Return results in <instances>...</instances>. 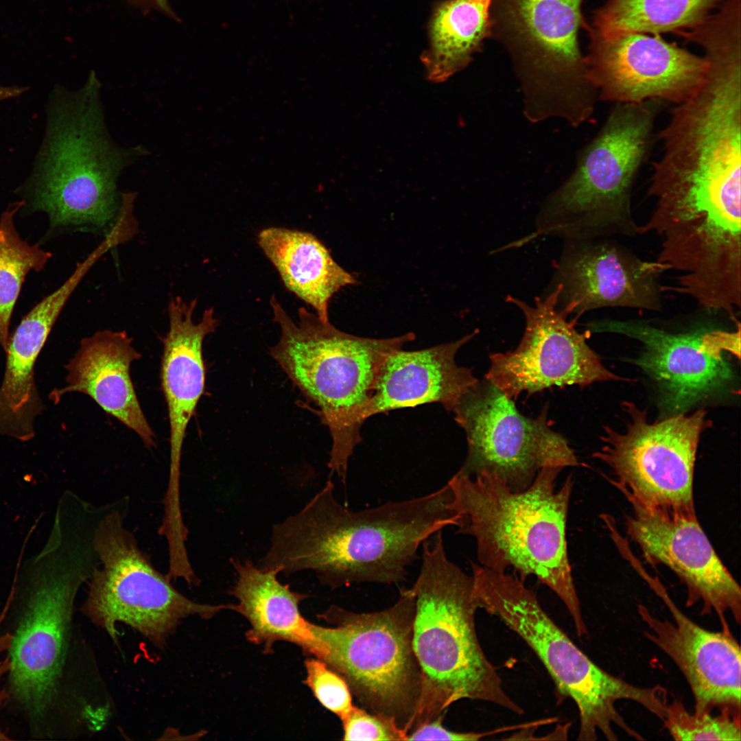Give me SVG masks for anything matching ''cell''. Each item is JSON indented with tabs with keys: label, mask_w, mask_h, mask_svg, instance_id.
<instances>
[{
	"label": "cell",
	"mask_w": 741,
	"mask_h": 741,
	"mask_svg": "<svg viewBox=\"0 0 741 741\" xmlns=\"http://www.w3.org/2000/svg\"><path fill=\"white\" fill-rule=\"evenodd\" d=\"M11 669V661L9 656H7L5 659L0 660V679L6 673H8ZM7 694L4 691L0 692V708L2 702L6 698ZM9 738L1 731L0 727V740H8Z\"/></svg>",
	"instance_id": "e575fe53"
},
{
	"label": "cell",
	"mask_w": 741,
	"mask_h": 741,
	"mask_svg": "<svg viewBox=\"0 0 741 741\" xmlns=\"http://www.w3.org/2000/svg\"><path fill=\"white\" fill-rule=\"evenodd\" d=\"M78 263L57 290L43 298L10 336L0 386V435L21 442L34 437L36 418L44 411L34 379L36 360L67 301L89 271Z\"/></svg>",
	"instance_id": "44dd1931"
},
{
	"label": "cell",
	"mask_w": 741,
	"mask_h": 741,
	"mask_svg": "<svg viewBox=\"0 0 741 741\" xmlns=\"http://www.w3.org/2000/svg\"><path fill=\"white\" fill-rule=\"evenodd\" d=\"M514 401L486 379L461 397L452 412L464 431L467 454L456 473L493 474L519 492L545 467L579 465L568 440L552 428L548 405L531 418Z\"/></svg>",
	"instance_id": "4fadbf2b"
},
{
	"label": "cell",
	"mask_w": 741,
	"mask_h": 741,
	"mask_svg": "<svg viewBox=\"0 0 741 741\" xmlns=\"http://www.w3.org/2000/svg\"><path fill=\"white\" fill-rule=\"evenodd\" d=\"M583 0H500L498 20L509 44L532 123L587 121L597 91L578 43Z\"/></svg>",
	"instance_id": "8fae6325"
},
{
	"label": "cell",
	"mask_w": 741,
	"mask_h": 741,
	"mask_svg": "<svg viewBox=\"0 0 741 741\" xmlns=\"http://www.w3.org/2000/svg\"><path fill=\"white\" fill-rule=\"evenodd\" d=\"M68 492H70V493H73V492H71V491H65L64 493H68ZM99 506L101 507V508H102V512H103V508H102V506Z\"/></svg>",
	"instance_id": "74e56055"
},
{
	"label": "cell",
	"mask_w": 741,
	"mask_h": 741,
	"mask_svg": "<svg viewBox=\"0 0 741 741\" xmlns=\"http://www.w3.org/2000/svg\"><path fill=\"white\" fill-rule=\"evenodd\" d=\"M26 89L23 87H1L0 86V101L10 99L21 95Z\"/></svg>",
	"instance_id": "d590c367"
},
{
	"label": "cell",
	"mask_w": 741,
	"mask_h": 741,
	"mask_svg": "<svg viewBox=\"0 0 741 741\" xmlns=\"http://www.w3.org/2000/svg\"><path fill=\"white\" fill-rule=\"evenodd\" d=\"M148 154L123 148L108 131L101 83L94 72L73 92L58 93L48 121L36 175L21 210L48 215L49 231L110 235L134 213L137 193H121L122 172Z\"/></svg>",
	"instance_id": "7a4b0ae2"
},
{
	"label": "cell",
	"mask_w": 741,
	"mask_h": 741,
	"mask_svg": "<svg viewBox=\"0 0 741 741\" xmlns=\"http://www.w3.org/2000/svg\"><path fill=\"white\" fill-rule=\"evenodd\" d=\"M342 721L344 740L401 741L407 735L392 721L353 705Z\"/></svg>",
	"instance_id": "1f68e13d"
},
{
	"label": "cell",
	"mask_w": 741,
	"mask_h": 741,
	"mask_svg": "<svg viewBox=\"0 0 741 741\" xmlns=\"http://www.w3.org/2000/svg\"><path fill=\"white\" fill-rule=\"evenodd\" d=\"M632 506L626 530L651 563L668 567L687 587L686 605L702 604L701 615H716L731 631L727 615L740 624V585L722 563L700 526L694 510L655 508L628 499Z\"/></svg>",
	"instance_id": "e0dca14e"
},
{
	"label": "cell",
	"mask_w": 741,
	"mask_h": 741,
	"mask_svg": "<svg viewBox=\"0 0 741 741\" xmlns=\"http://www.w3.org/2000/svg\"><path fill=\"white\" fill-rule=\"evenodd\" d=\"M434 538L432 544L423 543L420 572L411 587L415 597L412 644L423 678L415 727L462 699L523 714L479 642L473 576L449 560L442 531Z\"/></svg>",
	"instance_id": "5b68a950"
},
{
	"label": "cell",
	"mask_w": 741,
	"mask_h": 741,
	"mask_svg": "<svg viewBox=\"0 0 741 741\" xmlns=\"http://www.w3.org/2000/svg\"><path fill=\"white\" fill-rule=\"evenodd\" d=\"M590 33L589 52L585 57L587 75L602 101L657 99L678 104L694 96L705 82V57L668 43L659 34Z\"/></svg>",
	"instance_id": "2e32d148"
},
{
	"label": "cell",
	"mask_w": 741,
	"mask_h": 741,
	"mask_svg": "<svg viewBox=\"0 0 741 741\" xmlns=\"http://www.w3.org/2000/svg\"><path fill=\"white\" fill-rule=\"evenodd\" d=\"M591 327L596 331L617 333L642 342L645 351L636 363L661 384L668 401L677 408L719 387L731 376L722 357L708 352L704 342L707 331L672 333L641 320H604Z\"/></svg>",
	"instance_id": "603a6c76"
},
{
	"label": "cell",
	"mask_w": 741,
	"mask_h": 741,
	"mask_svg": "<svg viewBox=\"0 0 741 741\" xmlns=\"http://www.w3.org/2000/svg\"><path fill=\"white\" fill-rule=\"evenodd\" d=\"M197 301L186 302L180 296L168 303L169 329L163 344L160 378L167 403L169 423L170 462L164 499L180 501V479L183 441L205 386L202 346L207 336L215 331L218 320L213 308L207 309L194 322Z\"/></svg>",
	"instance_id": "ffe728a7"
},
{
	"label": "cell",
	"mask_w": 741,
	"mask_h": 741,
	"mask_svg": "<svg viewBox=\"0 0 741 741\" xmlns=\"http://www.w3.org/2000/svg\"><path fill=\"white\" fill-rule=\"evenodd\" d=\"M231 563L237 578L230 593L238 600L233 610L250 624L247 639L263 645L266 653L270 652L275 642L285 641L310 655L314 644L311 622L299 609V604L309 596L282 585L276 569H261L249 560Z\"/></svg>",
	"instance_id": "d4e9b609"
},
{
	"label": "cell",
	"mask_w": 741,
	"mask_h": 741,
	"mask_svg": "<svg viewBox=\"0 0 741 741\" xmlns=\"http://www.w3.org/2000/svg\"><path fill=\"white\" fill-rule=\"evenodd\" d=\"M564 468L545 467L521 491L495 475L456 473L447 482L451 507L459 516L457 532L473 537L479 565L525 582L530 576L551 589L569 611L579 637L588 634L574 584L566 538L573 481L556 490Z\"/></svg>",
	"instance_id": "3957f363"
},
{
	"label": "cell",
	"mask_w": 741,
	"mask_h": 741,
	"mask_svg": "<svg viewBox=\"0 0 741 741\" xmlns=\"http://www.w3.org/2000/svg\"><path fill=\"white\" fill-rule=\"evenodd\" d=\"M673 621L653 615L642 604L637 611L648 627L645 637L661 650L685 677L694 698V712L714 709L740 714V647L731 631H711L690 620L658 582L648 580Z\"/></svg>",
	"instance_id": "d6986e66"
},
{
	"label": "cell",
	"mask_w": 741,
	"mask_h": 741,
	"mask_svg": "<svg viewBox=\"0 0 741 741\" xmlns=\"http://www.w3.org/2000/svg\"><path fill=\"white\" fill-rule=\"evenodd\" d=\"M258 244L287 289L311 305L322 321H329L332 296L342 287L357 283L310 233L269 227L259 232Z\"/></svg>",
	"instance_id": "484cf974"
},
{
	"label": "cell",
	"mask_w": 741,
	"mask_h": 741,
	"mask_svg": "<svg viewBox=\"0 0 741 741\" xmlns=\"http://www.w3.org/2000/svg\"><path fill=\"white\" fill-rule=\"evenodd\" d=\"M444 714L434 719L424 722L407 736L406 740H478L484 737L483 733L474 732H456L443 725Z\"/></svg>",
	"instance_id": "d6a6232c"
},
{
	"label": "cell",
	"mask_w": 741,
	"mask_h": 741,
	"mask_svg": "<svg viewBox=\"0 0 741 741\" xmlns=\"http://www.w3.org/2000/svg\"><path fill=\"white\" fill-rule=\"evenodd\" d=\"M449 485L419 497L352 511L329 480L296 514L274 525L259 562L289 576L314 572L332 589L362 583L399 584L433 534L458 525Z\"/></svg>",
	"instance_id": "6da1fadb"
},
{
	"label": "cell",
	"mask_w": 741,
	"mask_h": 741,
	"mask_svg": "<svg viewBox=\"0 0 741 741\" xmlns=\"http://www.w3.org/2000/svg\"><path fill=\"white\" fill-rule=\"evenodd\" d=\"M664 103L615 104L581 150L572 175L544 200L534 231L521 243L542 235L591 239L639 235L631 212L632 189Z\"/></svg>",
	"instance_id": "9c48e42d"
},
{
	"label": "cell",
	"mask_w": 741,
	"mask_h": 741,
	"mask_svg": "<svg viewBox=\"0 0 741 741\" xmlns=\"http://www.w3.org/2000/svg\"><path fill=\"white\" fill-rule=\"evenodd\" d=\"M125 331L99 330L83 338L66 365V385L51 391L57 403L70 392L90 397L105 412L137 434L144 445L156 446L155 434L141 409L130 373L132 363L141 355Z\"/></svg>",
	"instance_id": "7402d4cb"
},
{
	"label": "cell",
	"mask_w": 741,
	"mask_h": 741,
	"mask_svg": "<svg viewBox=\"0 0 741 741\" xmlns=\"http://www.w3.org/2000/svg\"><path fill=\"white\" fill-rule=\"evenodd\" d=\"M128 499L106 504L96 526L93 546L99 564L88 580L85 615L117 642L118 622L125 623L163 648L180 621L191 615L213 617L233 604L195 602L178 591L151 563L125 526Z\"/></svg>",
	"instance_id": "7c38bea8"
},
{
	"label": "cell",
	"mask_w": 741,
	"mask_h": 741,
	"mask_svg": "<svg viewBox=\"0 0 741 741\" xmlns=\"http://www.w3.org/2000/svg\"><path fill=\"white\" fill-rule=\"evenodd\" d=\"M698 91L675 104L660 132L648 195L656 204L705 201L741 205V51L708 49Z\"/></svg>",
	"instance_id": "8992f818"
},
{
	"label": "cell",
	"mask_w": 741,
	"mask_h": 741,
	"mask_svg": "<svg viewBox=\"0 0 741 741\" xmlns=\"http://www.w3.org/2000/svg\"><path fill=\"white\" fill-rule=\"evenodd\" d=\"M630 419L624 433L605 427L593 457L613 471L627 499L660 508L694 510L693 479L699 438L711 423L700 409L650 423L646 412L624 401Z\"/></svg>",
	"instance_id": "5bb4252c"
},
{
	"label": "cell",
	"mask_w": 741,
	"mask_h": 741,
	"mask_svg": "<svg viewBox=\"0 0 741 741\" xmlns=\"http://www.w3.org/2000/svg\"><path fill=\"white\" fill-rule=\"evenodd\" d=\"M11 643V637L9 633L0 635V652L8 650Z\"/></svg>",
	"instance_id": "8d00e7d4"
},
{
	"label": "cell",
	"mask_w": 741,
	"mask_h": 741,
	"mask_svg": "<svg viewBox=\"0 0 741 741\" xmlns=\"http://www.w3.org/2000/svg\"><path fill=\"white\" fill-rule=\"evenodd\" d=\"M664 727L675 740H740V714L730 711L711 713L690 712L683 703L674 699L668 703L662 720Z\"/></svg>",
	"instance_id": "f546056e"
},
{
	"label": "cell",
	"mask_w": 741,
	"mask_h": 741,
	"mask_svg": "<svg viewBox=\"0 0 741 741\" xmlns=\"http://www.w3.org/2000/svg\"><path fill=\"white\" fill-rule=\"evenodd\" d=\"M667 270L609 238L565 239L546 292L556 290L557 309L576 321L602 307L659 311L664 290L659 277Z\"/></svg>",
	"instance_id": "ac0fdd59"
},
{
	"label": "cell",
	"mask_w": 741,
	"mask_h": 741,
	"mask_svg": "<svg viewBox=\"0 0 741 741\" xmlns=\"http://www.w3.org/2000/svg\"><path fill=\"white\" fill-rule=\"evenodd\" d=\"M726 0H609L594 12L591 32L608 35L691 30Z\"/></svg>",
	"instance_id": "83f0119b"
},
{
	"label": "cell",
	"mask_w": 741,
	"mask_h": 741,
	"mask_svg": "<svg viewBox=\"0 0 741 741\" xmlns=\"http://www.w3.org/2000/svg\"><path fill=\"white\" fill-rule=\"evenodd\" d=\"M471 567L479 609L499 618L522 638L541 661L558 692L576 703L580 716L578 740H596L598 733L616 740L614 726L643 740L615 705L620 700L631 701L661 718L668 703L666 689L636 686L607 672L553 622L534 591L517 576L473 562Z\"/></svg>",
	"instance_id": "ba28073f"
},
{
	"label": "cell",
	"mask_w": 741,
	"mask_h": 741,
	"mask_svg": "<svg viewBox=\"0 0 741 741\" xmlns=\"http://www.w3.org/2000/svg\"><path fill=\"white\" fill-rule=\"evenodd\" d=\"M306 678L304 683L318 701L341 720L353 707L352 694L345 680L325 662L316 657L305 661Z\"/></svg>",
	"instance_id": "4dcf8cb0"
},
{
	"label": "cell",
	"mask_w": 741,
	"mask_h": 741,
	"mask_svg": "<svg viewBox=\"0 0 741 741\" xmlns=\"http://www.w3.org/2000/svg\"><path fill=\"white\" fill-rule=\"evenodd\" d=\"M97 519L76 506L56 508L43 548L18 567L22 610L9 657L10 692L34 718L52 701L62 671L73 602L99 564L93 546Z\"/></svg>",
	"instance_id": "277c9868"
},
{
	"label": "cell",
	"mask_w": 741,
	"mask_h": 741,
	"mask_svg": "<svg viewBox=\"0 0 741 741\" xmlns=\"http://www.w3.org/2000/svg\"><path fill=\"white\" fill-rule=\"evenodd\" d=\"M144 5L154 8L164 13L174 16L175 14L170 8L168 0H132Z\"/></svg>",
	"instance_id": "836d02e7"
},
{
	"label": "cell",
	"mask_w": 741,
	"mask_h": 741,
	"mask_svg": "<svg viewBox=\"0 0 741 741\" xmlns=\"http://www.w3.org/2000/svg\"><path fill=\"white\" fill-rule=\"evenodd\" d=\"M415 597L401 588L391 607L355 613L331 605L320 615L330 626L311 623V655L346 682L368 711L408 734L415 727L423 678L412 644Z\"/></svg>",
	"instance_id": "30bf717a"
},
{
	"label": "cell",
	"mask_w": 741,
	"mask_h": 741,
	"mask_svg": "<svg viewBox=\"0 0 741 741\" xmlns=\"http://www.w3.org/2000/svg\"><path fill=\"white\" fill-rule=\"evenodd\" d=\"M493 0H446L430 25V44L422 56L426 76L442 82L464 68L491 32Z\"/></svg>",
	"instance_id": "4316f807"
},
{
	"label": "cell",
	"mask_w": 741,
	"mask_h": 741,
	"mask_svg": "<svg viewBox=\"0 0 741 741\" xmlns=\"http://www.w3.org/2000/svg\"><path fill=\"white\" fill-rule=\"evenodd\" d=\"M280 327L270 356L318 408L332 446L327 467L345 482L348 462L361 440L360 430L384 362L414 340V334L375 339L342 332L304 307L294 322L274 296L270 301Z\"/></svg>",
	"instance_id": "52a82bcc"
},
{
	"label": "cell",
	"mask_w": 741,
	"mask_h": 741,
	"mask_svg": "<svg viewBox=\"0 0 741 741\" xmlns=\"http://www.w3.org/2000/svg\"><path fill=\"white\" fill-rule=\"evenodd\" d=\"M556 300V290L537 297L533 305L512 296L506 298L522 311L524 332L515 349L490 355L485 379L510 399L554 386L584 388L622 379L604 366L587 342L589 331L578 332L576 321L557 309Z\"/></svg>",
	"instance_id": "9a60e30c"
},
{
	"label": "cell",
	"mask_w": 741,
	"mask_h": 741,
	"mask_svg": "<svg viewBox=\"0 0 741 741\" xmlns=\"http://www.w3.org/2000/svg\"><path fill=\"white\" fill-rule=\"evenodd\" d=\"M478 330L462 338L428 349L390 353L380 368L367 416L399 408L440 403L452 411L478 379L472 369L456 362L458 350Z\"/></svg>",
	"instance_id": "cb8c5ba5"
},
{
	"label": "cell",
	"mask_w": 741,
	"mask_h": 741,
	"mask_svg": "<svg viewBox=\"0 0 741 741\" xmlns=\"http://www.w3.org/2000/svg\"><path fill=\"white\" fill-rule=\"evenodd\" d=\"M23 201L11 203L0 215V346L5 351L13 310L26 276L40 272L52 257L38 243L23 239L14 225V216Z\"/></svg>",
	"instance_id": "f1b7e54d"
}]
</instances>
